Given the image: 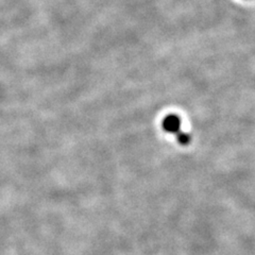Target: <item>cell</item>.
Here are the masks:
<instances>
[{
  "label": "cell",
  "instance_id": "7a4b0ae2",
  "mask_svg": "<svg viewBox=\"0 0 255 255\" xmlns=\"http://www.w3.org/2000/svg\"><path fill=\"white\" fill-rule=\"evenodd\" d=\"M177 138H178V141L180 143H182V145H187V143L190 141V136L188 134H185V133H178L177 134Z\"/></svg>",
  "mask_w": 255,
  "mask_h": 255
},
{
  "label": "cell",
  "instance_id": "6da1fadb",
  "mask_svg": "<svg viewBox=\"0 0 255 255\" xmlns=\"http://www.w3.org/2000/svg\"><path fill=\"white\" fill-rule=\"evenodd\" d=\"M163 128L167 132L178 134L181 132V119L175 115H168L164 119Z\"/></svg>",
  "mask_w": 255,
  "mask_h": 255
}]
</instances>
